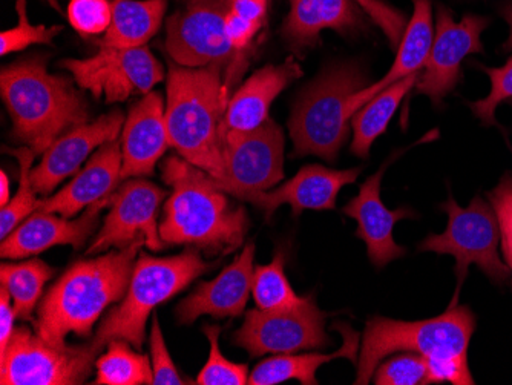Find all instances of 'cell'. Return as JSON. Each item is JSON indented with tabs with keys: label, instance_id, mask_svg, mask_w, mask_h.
I'll return each instance as SVG.
<instances>
[{
	"label": "cell",
	"instance_id": "6da1fadb",
	"mask_svg": "<svg viewBox=\"0 0 512 385\" xmlns=\"http://www.w3.org/2000/svg\"><path fill=\"white\" fill-rule=\"evenodd\" d=\"M161 172L171 186L160 224L163 243L186 244L209 255L237 251L249 231L246 209L234 205L214 177L183 157H169Z\"/></svg>",
	"mask_w": 512,
	"mask_h": 385
},
{
	"label": "cell",
	"instance_id": "7a4b0ae2",
	"mask_svg": "<svg viewBox=\"0 0 512 385\" xmlns=\"http://www.w3.org/2000/svg\"><path fill=\"white\" fill-rule=\"evenodd\" d=\"M476 316L468 306L450 304L447 312L422 321L373 316L367 323L355 384H368L379 362L394 352H413L430 362L434 384L473 385L468 347Z\"/></svg>",
	"mask_w": 512,
	"mask_h": 385
},
{
	"label": "cell",
	"instance_id": "3957f363",
	"mask_svg": "<svg viewBox=\"0 0 512 385\" xmlns=\"http://www.w3.org/2000/svg\"><path fill=\"white\" fill-rule=\"evenodd\" d=\"M0 96L7 106L11 139L45 154L66 132L89 122L85 97L69 77L50 74L45 56H30L2 68Z\"/></svg>",
	"mask_w": 512,
	"mask_h": 385
},
{
	"label": "cell",
	"instance_id": "277c9868",
	"mask_svg": "<svg viewBox=\"0 0 512 385\" xmlns=\"http://www.w3.org/2000/svg\"><path fill=\"white\" fill-rule=\"evenodd\" d=\"M138 240L119 251L92 260H80L66 270L46 292L34 323L37 335L48 343L66 344V336H89L100 315L123 300L140 247Z\"/></svg>",
	"mask_w": 512,
	"mask_h": 385
},
{
	"label": "cell",
	"instance_id": "5b68a950",
	"mask_svg": "<svg viewBox=\"0 0 512 385\" xmlns=\"http://www.w3.org/2000/svg\"><path fill=\"white\" fill-rule=\"evenodd\" d=\"M220 66L188 68L169 63L166 126L180 157L223 181V125L230 94Z\"/></svg>",
	"mask_w": 512,
	"mask_h": 385
},
{
	"label": "cell",
	"instance_id": "8992f818",
	"mask_svg": "<svg viewBox=\"0 0 512 385\" xmlns=\"http://www.w3.org/2000/svg\"><path fill=\"white\" fill-rule=\"evenodd\" d=\"M207 269L198 249H186L169 258L140 255L122 303L106 316L91 346L100 352L112 339H125L134 349L142 350L146 323L155 307L171 300Z\"/></svg>",
	"mask_w": 512,
	"mask_h": 385
},
{
	"label": "cell",
	"instance_id": "52a82bcc",
	"mask_svg": "<svg viewBox=\"0 0 512 385\" xmlns=\"http://www.w3.org/2000/svg\"><path fill=\"white\" fill-rule=\"evenodd\" d=\"M368 85L355 65L332 66L313 80L302 91L289 120L295 157L316 155L336 162L352 126L348 100Z\"/></svg>",
	"mask_w": 512,
	"mask_h": 385
},
{
	"label": "cell",
	"instance_id": "ba28073f",
	"mask_svg": "<svg viewBox=\"0 0 512 385\" xmlns=\"http://www.w3.org/2000/svg\"><path fill=\"white\" fill-rule=\"evenodd\" d=\"M230 2L232 0H183L168 19L166 39V50L172 62L188 68L212 65L223 68L224 86L229 94L249 65L227 39Z\"/></svg>",
	"mask_w": 512,
	"mask_h": 385
},
{
	"label": "cell",
	"instance_id": "9c48e42d",
	"mask_svg": "<svg viewBox=\"0 0 512 385\" xmlns=\"http://www.w3.org/2000/svg\"><path fill=\"white\" fill-rule=\"evenodd\" d=\"M440 209L448 214L447 231L425 238L419 251L456 258L457 290L451 304L459 301V292L471 264H476L494 283L508 280L511 269L499 255L500 226L494 209L480 197L474 198L468 208H460L450 197Z\"/></svg>",
	"mask_w": 512,
	"mask_h": 385
},
{
	"label": "cell",
	"instance_id": "30bf717a",
	"mask_svg": "<svg viewBox=\"0 0 512 385\" xmlns=\"http://www.w3.org/2000/svg\"><path fill=\"white\" fill-rule=\"evenodd\" d=\"M99 353L91 344L48 343L27 327H19L14 330L7 349L0 352V384H83L91 376Z\"/></svg>",
	"mask_w": 512,
	"mask_h": 385
},
{
	"label": "cell",
	"instance_id": "8fae6325",
	"mask_svg": "<svg viewBox=\"0 0 512 385\" xmlns=\"http://www.w3.org/2000/svg\"><path fill=\"white\" fill-rule=\"evenodd\" d=\"M60 68L69 71L82 91L106 103L146 96L165 79L163 66L146 47H100L99 53L89 59L62 60Z\"/></svg>",
	"mask_w": 512,
	"mask_h": 385
},
{
	"label": "cell",
	"instance_id": "7c38bea8",
	"mask_svg": "<svg viewBox=\"0 0 512 385\" xmlns=\"http://www.w3.org/2000/svg\"><path fill=\"white\" fill-rule=\"evenodd\" d=\"M223 160L226 177L218 188L238 200L267 191L284 178V134L273 120L252 131L224 129Z\"/></svg>",
	"mask_w": 512,
	"mask_h": 385
},
{
	"label": "cell",
	"instance_id": "4fadbf2b",
	"mask_svg": "<svg viewBox=\"0 0 512 385\" xmlns=\"http://www.w3.org/2000/svg\"><path fill=\"white\" fill-rule=\"evenodd\" d=\"M325 320L327 313L316 306L313 297L292 309L249 310L243 326L234 333V344L252 358L267 353L287 355L299 350L324 349L332 343L325 333Z\"/></svg>",
	"mask_w": 512,
	"mask_h": 385
},
{
	"label": "cell",
	"instance_id": "5bb4252c",
	"mask_svg": "<svg viewBox=\"0 0 512 385\" xmlns=\"http://www.w3.org/2000/svg\"><path fill=\"white\" fill-rule=\"evenodd\" d=\"M166 192L151 181L129 178L111 195L109 214L96 235L86 255H96L111 247L131 246L135 241H145L151 251H161L165 243L157 226L158 206Z\"/></svg>",
	"mask_w": 512,
	"mask_h": 385
},
{
	"label": "cell",
	"instance_id": "9a60e30c",
	"mask_svg": "<svg viewBox=\"0 0 512 385\" xmlns=\"http://www.w3.org/2000/svg\"><path fill=\"white\" fill-rule=\"evenodd\" d=\"M490 24L488 17L467 14L454 22L453 13L444 5L437 7L436 34L425 71L419 76L416 93L430 97L439 105L456 88L460 80V66L470 54L483 53V31Z\"/></svg>",
	"mask_w": 512,
	"mask_h": 385
},
{
	"label": "cell",
	"instance_id": "2e32d148",
	"mask_svg": "<svg viewBox=\"0 0 512 385\" xmlns=\"http://www.w3.org/2000/svg\"><path fill=\"white\" fill-rule=\"evenodd\" d=\"M125 126L120 109L103 114L92 123L77 126L57 139L43 154L42 162L31 172L37 194L48 195L65 178L76 175L82 163L105 143L119 139Z\"/></svg>",
	"mask_w": 512,
	"mask_h": 385
},
{
	"label": "cell",
	"instance_id": "e0dca14e",
	"mask_svg": "<svg viewBox=\"0 0 512 385\" xmlns=\"http://www.w3.org/2000/svg\"><path fill=\"white\" fill-rule=\"evenodd\" d=\"M111 205V197L103 198L86 208L77 220L50 212H33L2 240L0 255L10 260H20L48 251L54 246H73L80 249L92 232L96 231L99 215Z\"/></svg>",
	"mask_w": 512,
	"mask_h": 385
},
{
	"label": "cell",
	"instance_id": "ac0fdd59",
	"mask_svg": "<svg viewBox=\"0 0 512 385\" xmlns=\"http://www.w3.org/2000/svg\"><path fill=\"white\" fill-rule=\"evenodd\" d=\"M361 171V168L335 171L321 165H307L275 191L258 192L246 201L263 211L266 220L283 205L292 206L295 217L304 211H333L341 189L355 183Z\"/></svg>",
	"mask_w": 512,
	"mask_h": 385
},
{
	"label": "cell",
	"instance_id": "d6986e66",
	"mask_svg": "<svg viewBox=\"0 0 512 385\" xmlns=\"http://www.w3.org/2000/svg\"><path fill=\"white\" fill-rule=\"evenodd\" d=\"M255 243L244 246L234 263L218 275L215 280L201 284L177 307V318L181 324H189L201 315L214 318H235L246 309L255 277Z\"/></svg>",
	"mask_w": 512,
	"mask_h": 385
},
{
	"label": "cell",
	"instance_id": "ffe728a7",
	"mask_svg": "<svg viewBox=\"0 0 512 385\" xmlns=\"http://www.w3.org/2000/svg\"><path fill=\"white\" fill-rule=\"evenodd\" d=\"M165 112L163 97L155 91L132 106L122 131V181L154 174L171 146Z\"/></svg>",
	"mask_w": 512,
	"mask_h": 385
},
{
	"label": "cell",
	"instance_id": "44dd1931",
	"mask_svg": "<svg viewBox=\"0 0 512 385\" xmlns=\"http://www.w3.org/2000/svg\"><path fill=\"white\" fill-rule=\"evenodd\" d=\"M390 160L382 168L365 180L359 194L348 201L342 211L358 221L356 235L367 246L368 258L376 267L387 266L391 261L404 257L405 249L393 238L394 224L404 218H414L411 209L401 208L390 211L381 200V180Z\"/></svg>",
	"mask_w": 512,
	"mask_h": 385
},
{
	"label": "cell",
	"instance_id": "7402d4cb",
	"mask_svg": "<svg viewBox=\"0 0 512 385\" xmlns=\"http://www.w3.org/2000/svg\"><path fill=\"white\" fill-rule=\"evenodd\" d=\"M122 165V140L105 143L69 185L53 197L39 200L36 211L76 217L83 209L114 194L122 181Z\"/></svg>",
	"mask_w": 512,
	"mask_h": 385
},
{
	"label": "cell",
	"instance_id": "603a6c76",
	"mask_svg": "<svg viewBox=\"0 0 512 385\" xmlns=\"http://www.w3.org/2000/svg\"><path fill=\"white\" fill-rule=\"evenodd\" d=\"M301 76V66L292 57L279 65H267L256 71L230 97L223 128L252 131L263 125L269 120L273 100Z\"/></svg>",
	"mask_w": 512,
	"mask_h": 385
},
{
	"label": "cell",
	"instance_id": "cb8c5ba5",
	"mask_svg": "<svg viewBox=\"0 0 512 385\" xmlns=\"http://www.w3.org/2000/svg\"><path fill=\"white\" fill-rule=\"evenodd\" d=\"M433 39L431 0H414L413 16L405 28L404 37L399 43L398 56L394 59L391 70L379 82L371 83L367 88L361 89L350 97L347 103V114L350 120L365 103L370 102L376 94L381 93L388 86L405 77L421 73L422 66H425L430 56Z\"/></svg>",
	"mask_w": 512,
	"mask_h": 385
},
{
	"label": "cell",
	"instance_id": "d4e9b609",
	"mask_svg": "<svg viewBox=\"0 0 512 385\" xmlns=\"http://www.w3.org/2000/svg\"><path fill=\"white\" fill-rule=\"evenodd\" d=\"M289 4L281 36L295 50L315 47L324 30L345 34L361 22L353 0H289Z\"/></svg>",
	"mask_w": 512,
	"mask_h": 385
},
{
	"label": "cell",
	"instance_id": "484cf974",
	"mask_svg": "<svg viewBox=\"0 0 512 385\" xmlns=\"http://www.w3.org/2000/svg\"><path fill=\"white\" fill-rule=\"evenodd\" d=\"M344 336V344L335 353H309V355H279L260 362L249 376L250 385H275L296 379L304 385H316V370L333 359L347 358L355 362L358 353V333L347 324H335Z\"/></svg>",
	"mask_w": 512,
	"mask_h": 385
},
{
	"label": "cell",
	"instance_id": "4316f807",
	"mask_svg": "<svg viewBox=\"0 0 512 385\" xmlns=\"http://www.w3.org/2000/svg\"><path fill=\"white\" fill-rule=\"evenodd\" d=\"M168 0H112V19L100 47L140 48L158 33Z\"/></svg>",
	"mask_w": 512,
	"mask_h": 385
},
{
	"label": "cell",
	"instance_id": "83f0119b",
	"mask_svg": "<svg viewBox=\"0 0 512 385\" xmlns=\"http://www.w3.org/2000/svg\"><path fill=\"white\" fill-rule=\"evenodd\" d=\"M419 74L405 77L399 82L376 94L370 102L365 103L352 119V152L359 158H368L371 145L384 134L388 123L398 111L404 97L417 85Z\"/></svg>",
	"mask_w": 512,
	"mask_h": 385
},
{
	"label": "cell",
	"instance_id": "f1b7e54d",
	"mask_svg": "<svg viewBox=\"0 0 512 385\" xmlns=\"http://www.w3.org/2000/svg\"><path fill=\"white\" fill-rule=\"evenodd\" d=\"M56 270L45 261H22V263H4L0 267V281L14 301L17 318L23 321L33 320L34 307L42 297L46 281L53 277Z\"/></svg>",
	"mask_w": 512,
	"mask_h": 385
},
{
	"label": "cell",
	"instance_id": "f546056e",
	"mask_svg": "<svg viewBox=\"0 0 512 385\" xmlns=\"http://www.w3.org/2000/svg\"><path fill=\"white\" fill-rule=\"evenodd\" d=\"M99 385L154 384V370L148 356L131 349L125 339H112L105 355L96 361Z\"/></svg>",
	"mask_w": 512,
	"mask_h": 385
},
{
	"label": "cell",
	"instance_id": "4dcf8cb0",
	"mask_svg": "<svg viewBox=\"0 0 512 385\" xmlns=\"http://www.w3.org/2000/svg\"><path fill=\"white\" fill-rule=\"evenodd\" d=\"M286 254L283 249L276 251L273 261L267 266L255 267L252 293L258 309L281 310L302 306L310 297L296 295L286 277Z\"/></svg>",
	"mask_w": 512,
	"mask_h": 385
},
{
	"label": "cell",
	"instance_id": "1f68e13d",
	"mask_svg": "<svg viewBox=\"0 0 512 385\" xmlns=\"http://www.w3.org/2000/svg\"><path fill=\"white\" fill-rule=\"evenodd\" d=\"M7 154L14 155L19 160V188L16 195L8 201V205L0 211V234L2 240L8 237L14 229L22 223L25 218L30 217L36 212L37 203L36 189H34L33 180H31V172H33L34 157L36 151L22 146L19 149H5Z\"/></svg>",
	"mask_w": 512,
	"mask_h": 385
},
{
	"label": "cell",
	"instance_id": "d6a6232c",
	"mask_svg": "<svg viewBox=\"0 0 512 385\" xmlns=\"http://www.w3.org/2000/svg\"><path fill=\"white\" fill-rule=\"evenodd\" d=\"M211 353L206 366L201 369L195 384L200 385H244L249 384V367L246 364H235L224 358L220 349V333L218 326L204 327Z\"/></svg>",
	"mask_w": 512,
	"mask_h": 385
},
{
	"label": "cell",
	"instance_id": "836d02e7",
	"mask_svg": "<svg viewBox=\"0 0 512 385\" xmlns=\"http://www.w3.org/2000/svg\"><path fill=\"white\" fill-rule=\"evenodd\" d=\"M16 13L19 20L11 30L0 34V54L17 53L27 50L31 45H50L54 37L62 31V27H46V25H31L28 19L27 0H17Z\"/></svg>",
	"mask_w": 512,
	"mask_h": 385
},
{
	"label": "cell",
	"instance_id": "e575fe53",
	"mask_svg": "<svg viewBox=\"0 0 512 385\" xmlns=\"http://www.w3.org/2000/svg\"><path fill=\"white\" fill-rule=\"evenodd\" d=\"M373 381L378 385L434 384L430 362L417 353L394 356L376 369Z\"/></svg>",
	"mask_w": 512,
	"mask_h": 385
},
{
	"label": "cell",
	"instance_id": "d590c367",
	"mask_svg": "<svg viewBox=\"0 0 512 385\" xmlns=\"http://www.w3.org/2000/svg\"><path fill=\"white\" fill-rule=\"evenodd\" d=\"M491 80V93L482 100L468 102L474 116L485 126H497L496 109L500 103L511 102L512 100V57L502 68H485L482 66Z\"/></svg>",
	"mask_w": 512,
	"mask_h": 385
},
{
	"label": "cell",
	"instance_id": "8d00e7d4",
	"mask_svg": "<svg viewBox=\"0 0 512 385\" xmlns=\"http://www.w3.org/2000/svg\"><path fill=\"white\" fill-rule=\"evenodd\" d=\"M69 24L82 36L106 33L112 19L109 0H71L68 4Z\"/></svg>",
	"mask_w": 512,
	"mask_h": 385
},
{
	"label": "cell",
	"instance_id": "74e56055",
	"mask_svg": "<svg viewBox=\"0 0 512 385\" xmlns=\"http://www.w3.org/2000/svg\"><path fill=\"white\" fill-rule=\"evenodd\" d=\"M488 200L496 212L500 226V240L506 264L512 270V175L505 174L499 185L488 192Z\"/></svg>",
	"mask_w": 512,
	"mask_h": 385
},
{
	"label": "cell",
	"instance_id": "f35d334b",
	"mask_svg": "<svg viewBox=\"0 0 512 385\" xmlns=\"http://www.w3.org/2000/svg\"><path fill=\"white\" fill-rule=\"evenodd\" d=\"M151 356L152 370H154V384L157 385H183L186 384L184 378H181L169 355L166 347L165 338L161 333L160 323L157 315H154L151 329Z\"/></svg>",
	"mask_w": 512,
	"mask_h": 385
},
{
	"label": "cell",
	"instance_id": "ab89813d",
	"mask_svg": "<svg viewBox=\"0 0 512 385\" xmlns=\"http://www.w3.org/2000/svg\"><path fill=\"white\" fill-rule=\"evenodd\" d=\"M264 24L260 22H253V20L243 19L238 14L232 13L229 10L226 19V34L229 39L230 45L243 57L244 60L249 62L247 56L252 53V45L255 42L256 36L263 30Z\"/></svg>",
	"mask_w": 512,
	"mask_h": 385
},
{
	"label": "cell",
	"instance_id": "60d3db41",
	"mask_svg": "<svg viewBox=\"0 0 512 385\" xmlns=\"http://www.w3.org/2000/svg\"><path fill=\"white\" fill-rule=\"evenodd\" d=\"M10 293L7 289L0 287V352L7 349V344L10 343L11 336L14 333V321L17 315L14 310V304H11Z\"/></svg>",
	"mask_w": 512,
	"mask_h": 385
},
{
	"label": "cell",
	"instance_id": "b9f144b4",
	"mask_svg": "<svg viewBox=\"0 0 512 385\" xmlns=\"http://www.w3.org/2000/svg\"><path fill=\"white\" fill-rule=\"evenodd\" d=\"M267 5H269V0H232L230 11L243 17V19L264 24L267 16Z\"/></svg>",
	"mask_w": 512,
	"mask_h": 385
},
{
	"label": "cell",
	"instance_id": "7bdbcfd3",
	"mask_svg": "<svg viewBox=\"0 0 512 385\" xmlns=\"http://www.w3.org/2000/svg\"><path fill=\"white\" fill-rule=\"evenodd\" d=\"M503 19L506 20V24L509 25V37L505 43H503V51H512V2L503 5L502 8Z\"/></svg>",
	"mask_w": 512,
	"mask_h": 385
},
{
	"label": "cell",
	"instance_id": "ee69618b",
	"mask_svg": "<svg viewBox=\"0 0 512 385\" xmlns=\"http://www.w3.org/2000/svg\"><path fill=\"white\" fill-rule=\"evenodd\" d=\"M0 205L2 208L8 205V201H10V178L5 174V171L0 172Z\"/></svg>",
	"mask_w": 512,
	"mask_h": 385
},
{
	"label": "cell",
	"instance_id": "f6af8a7d",
	"mask_svg": "<svg viewBox=\"0 0 512 385\" xmlns=\"http://www.w3.org/2000/svg\"><path fill=\"white\" fill-rule=\"evenodd\" d=\"M45 2H48V4H50L51 7L56 8V10H60V4L57 0H45Z\"/></svg>",
	"mask_w": 512,
	"mask_h": 385
},
{
	"label": "cell",
	"instance_id": "bcb514c9",
	"mask_svg": "<svg viewBox=\"0 0 512 385\" xmlns=\"http://www.w3.org/2000/svg\"><path fill=\"white\" fill-rule=\"evenodd\" d=\"M511 106H512V100H511Z\"/></svg>",
	"mask_w": 512,
	"mask_h": 385
}]
</instances>
